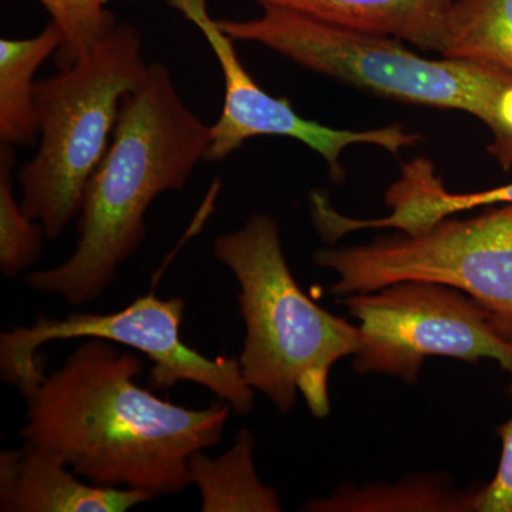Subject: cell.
Here are the masks:
<instances>
[{
    "label": "cell",
    "instance_id": "cell-1",
    "mask_svg": "<svg viewBox=\"0 0 512 512\" xmlns=\"http://www.w3.org/2000/svg\"><path fill=\"white\" fill-rule=\"evenodd\" d=\"M143 369L116 343L86 339L23 394L20 436L101 487L180 493L191 485V457L220 443L232 407L221 400L188 409L161 399L136 382Z\"/></svg>",
    "mask_w": 512,
    "mask_h": 512
},
{
    "label": "cell",
    "instance_id": "cell-2",
    "mask_svg": "<svg viewBox=\"0 0 512 512\" xmlns=\"http://www.w3.org/2000/svg\"><path fill=\"white\" fill-rule=\"evenodd\" d=\"M210 140L168 67L150 63L146 80L124 97L109 150L84 190L76 249L63 264L32 272L28 285L74 306L100 298L143 244L151 202L183 190Z\"/></svg>",
    "mask_w": 512,
    "mask_h": 512
},
{
    "label": "cell",
    "instance_id": "cell-3",
    "mask_svg": "<svg viewBox=\"0 0 512 512\" xmlns=\"http://www.w3.org/2000/svg\"><path fill=\"white\" fill-rule=\"evenodd\" d=\"M214 256L239 285L245 323L242 377L282 413L298 394L312 416L330 413L329 377L343 357L360 346L359 326L320 308L296 282L278 222L255 214L241 228L215 239Z\"/></svg>",
    "mask_w": 512,
    "mask_h": 512
},
{
    "label": "cell",
    "instance_id": "cell-4",
    "mask_svg": "<svg viewBox=\"0 0 512 512\" xmlns=\"http://www.w3.org/2000/svg\"><path fill=\"white\" fill-rule=\"evenodd\" d=\"M259 18L218 20L237 42H255L330 79L433 109L483 121L494 141H512V74L491 64L426 59L396 37L373 35L265 6Z\"/></svg>",
    "mask_w": 512,
    "mask_h": 512
},
{
    "label": "cell",
    "instance_id": "cell-5",
    "mask_svg": "<svg viewBox=\"0 0 512 512\" xmlns=\"http://www.w3.org/2000/svg\"><path fill=\"white\" fill-rule=\"evenodd\" d=\"M140 33L117 23L67 69L36 84L40 144L20 171L23 211L55 239L79 217L90 178L109 150L121 104L146 80Z\"/></svg>",
    "mask_w": 512,
    "mask_h": 512
},
{
    "label": "cell",
    "instance_id": "cell-6",
    "mask_svg": "<svg viewBox=\"0 0 512 512\" xmlns=\"http://www.w3.org/2000/svg\"><path fill=\"white\" fill-rule=\"evenodd\" d=\"M313 262L338 275L328 292L346 296L403 281L434 282L466 293L512 340V205L420 234L384 235L356 247L323 248Z\"/></svg>",
    "mask_w": 512,
    "mask_h": 512
},
{
    "label": "cell",
    "instance_id": "cell-7",
    "mask_svg": "<svg viewBox=\"0 0 512 512\" xmlns=\"http://www.w3.org/2000/svg\"><path fill=\"white\" fill-rule=\"evenodd\" d=\"M184 312V299H161L150 292L116 312H74L63 319L40 316L32 325L16 326L0 336L3 382L25 394L46 375L37 360V350L45 343L103 339L137 350L153 363L151 389H171L181 382L200 384L228 403L232 412L247 416L254 409V389L242 377L239 359L208 357L185 345Z\"/></svg>",
    "mask_w": 512,
    "mask_h": 512
},
{
    "label": "cell",
    "instance_id": "cell-8",
    "mask_svg": "<svg viewBox=\"0 0 512 512\" xmlns=\"http://www.w3.org/2000/svg\"><path fill=\"white\" fill-rule=\"evenodd\" d=\"M339 303L359 322L360 346L353 355L357 373L414 384L429 357L473 365L491 359L510 376L512 394V340L466 293L434 282L403 281L342 296Z\"/></svg>",
    "mask_w": 512,
    "mask_h": 512
},
{
    "label": "cell",
    "instance_id": "cell-9",
    "mask_svg": "<svg viewBox=\"0 0 512 512\" xmlns=\"http://www.w3.org/2000/svg\"><path fill=\"white\" fill-rule=\"evenodd\" d=\"M167 3L183 13L204 35L224 77V107L220 119L210 126V146L205 154V160L210 163L224 161L251 138L288 137L316 151L328 164L330 177L339 181L345 177L340 157L346 147L370 144L397 154L402 148L419 143V134L400 126L340 130L305 119L293 110L291 101L271 96L252 79L238 57L235 40L208 13L207 0H167Z\"/></svg>",
    "mask_w": 512,
    "mask_h": 512
},
{
    "label": "cell",
    "instance_id": "cell-10",
    "mask_svg": "<svg viewBox=\"0 0 512 512\" xmlns=\"http://www.w3.org/2000/svg\"><path fill=\"white\" fill-rule=\"evenodd\" d=\"M390 214L373 220H356L340 214L323 192L311 195L313 225L328 244L363 229H397L416 235L427 231L458 212L474 208L512 205V183L474 192H450L427 158H416L404 164L402 175L386 192Z\"/></svg>",
    "mask_w": 512,
    "mask_h": 512
},
{
    "label": "cell",
    "instance_id": "cell-11",
    "mask_svg": "<svg viewBox=\"0 0 512 512\" xmlns=\"http://www.w3.org/2000/svg\"><path fill=\"white\" fill-rule=\"evenodd\" d=\"M153 498L146 491L90 483L36 444L0 451L2 512H124Z\"/></svg>",
    "mask_w": 512,
    "mask_h": 512
},
{
    "label": "cell",
    "instance_id": "cell-12",
    "mask_svg": "<svg viewBox=\"0 0 512 512\" xmlns=\"http://www.w3.org/2000/svg\"><path fill=\"white\" fill-rule=\"evenodd\" d=\"M320 22L396 37L420 49L441 52L454 0H254Z\"/></svg>",
    "mask_w": 512,
    "mask_h": 512
},
{
    "label": "cell",
    "instance_id": "cell-13",
    "mask_svg": "<svg viewBox=\"0 0 512 512\" xmlns=\"http://www.w3.org/2000/svg\"><path fill=\"white\" fill-rule=\"evenodd\" d=\"M59 26L50 20L29 39L0 40V141L33 146L39 137L36 114L37 69L62 46Z\"/></svg>",
    "mask_w": 512,
    "mask_h": 512
},
{
    "label": "cell",
    "instance_id": "cell-14",
    "mask_svg": "<svg viewBox=\"0 0 512 512\" xmlns=\"http://www.w3.org/2000/svg\"><path fill=\"white\" fill-rule=\"evenodd\" d=\"M474 491H460L444 474H414L396 483L343 484L309 501V512H474Z\"/></svg>",
    "mask_w": 512,
    "mask_h": 512
},
{
    "label": "cell",
    "instance_id": "cell-15",
    "mask_svg": "<svg viewBox=\"0 0 512 512\" xmlns=\"http://www.w3.org/2000/svg\"><path fill=\"white\" fill-rule=\"evenodd\" d=\"M255 437L241 430L234 446L217 458L198 451L191 457L190 483L201 495L204 512H279L282 501L275 488L258 476L254 463Z\"/></svg>",
    "mask_w": 512,
    "mask_h": 512
},
{
    "label": "cell",
    "instance_id": "cell-16",
    "mask_svg": "<svg viewBox=\"0 0 512 512\" xmlns=\"http://www.w3.org/2000/svg\"><path fill=\"white\" fill-rule=\"evenodd\" d=\"M440 55L512 74V0H454Z\"/></svg>",
    "mask_w": 512,
    "mask_h": 512
},
{
    "label": "cell",
    "instance_id": "cell-17",
    "mask_svg": "<svg viewBox=\"0 0 512 512\" xmlns=\"http://www.w3.org/2000/svg\"><path fill=\"white\" fill-rule=\"evenodd\" d=\"M13 146L0 147V271L8 278L35 265L42 252L45 228L23 211L13 192Z\"/></svg>",
    "mask_w": 512,
    "mask_h": 512
},
{
    "label": "cell",
    "instance_id": "cell-18",
    "mask_svg": "<svg viewBox=\"0 0 512 512\" xmlns=\"http://www.w3.org/2000/svg\"><path fill=\"white\" fill-rule=\"evenodd\" d=\"M62 32L56 52L59 70L67 69L86 56L104 36L116 28L117 20L104 8L106 0H37Z\"/></svg>",
    "mask_w": 512,
    "mask_h": 512
},
{
    "label": "cell",
    "instance_id": "cell-19",
    "mask_svg": "<svg viewBox=\"0 0 512 512\" xmlns=\"http://www.w3.org/2000/svg\"><path fill=\"white\" fill-rule=\"evenodd\" d=\"M503 451L493 480L474 491V512H512V416L497 429Z\"/></svg>",
    "mask_w": 512,
    "mask_h": 512
},
{
    "label": "cell",
    "instance_id": "cell-20",
    "mask_svg": "<svg viewBox=\"0 0 512 512\" xmlns=\"http://www.w3.org/2000/svg\"><path fill=\"white\" fill-rule=\"evenodd\" d=\"M488 153L503 165L505 170L512 167V141L508 143H491L488 146Z\"/></svg>",
    "mask_w": 512,
    "mask_h": 512
}]
</instances>
